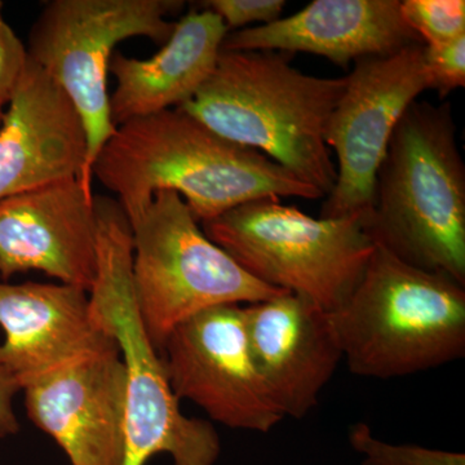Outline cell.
<instances>
[{"mask_svg": "<svg viewBox=\"0 0 465 465\" xmlns=\"http://www.w3.org/2000/svg\"><path fill=\"white\" fill-rule=\"evenodd\" d=\"M418 43L423 42L406 23L400 0H314L268 25L226 34L222 51L307 52L348 69L361 58Z\"/></svg>", "mask_w": 465, "mask_h": 465, "instance_id": "obj_16", "label": "cell"}, {"mask_svg": "<svg viewBox=\"0 0 465 465\" xmlns=\"http://www.w3.org/2000/svg\"><path fill=\"white\" fill-rule=\"evenodd\" d=\"M3 112H5V109L0 108V124H2Z\"/></svg>", "mask_w": 465, "mask_h": 465, "instance_id": "obj_24", "label": "cell"}, {"mask_svg": "<svg viewBox=\"0 0 465 465\" xmlns=\"http://www.w3.org/2000/svg\"><path fill=\"white\" fill-rule=\"evenodd\" d=\"M365 217L314 219L280 198L247 202L201 223L204 234L253 278L339 311L375 250Z\"/></svg>", "mask_w": 465, "mask_h": 465, "instance_id": "obj_6", "label": "cell"}, {"mask_svg": "<svg viewBox=\"0 0 465 465\" xmlns=\"http://www.w3.org/2000/svg\"><path fill=\"white\" fill-rule=\"evenodd\" d=\"M401 11L416 35L430 47L465 35L464 0H403Z\"/></svg>", "mask_w": 465, "mask_h": 465, "instance_id": "obj_19", "label": "cell"}, {"mask_svg": "<svg viewBox=\"0 0 465 465\" xmlns=\"http://www.w3.org/2000/svg\"><path fill=\"white\" fill-rule=\"evenodd\" d=\"M251 353L284 418L302 419L317 407L342 361L332 313L284 292L243 305Z\"/></svg>", "mask_w": 465, "mask_h": 465, "instance_id": "obj_14", "label": "cell"}, {"mask_svg": "<svg viewBox=\"0 0 465 465\" xmlns=\"http://www.w3.org/2000/svg\"><path fill=\"white\" fill-rule=\"evenodd\" d=\"M183 7L180 0H51L34 23L27 54L63 88L87 133L88 188L94 161L116 130L108 94L116 45L137 36L163 45L176 26L167 16Z\"/></svg>", "mask_w": 465, "mask_h": 465, "instance_id": "obj_8", "label": "cell"}, {"mask_svg": "<svg viewBox=\"0 0 465 465\" xmlns=\"http://www.w3.org/2000/svg\"><path fill=\"white\" fill-rule=\"evenodd\" d=\"M92 177L114 193L130 222L164 191L179 194L200 223L262 198L323 197L273 159L180 108L116 125Z\"/></svg>", "mask_w": 465, "mask_h": 465, "instance_id": "obj_1", "label": "cell"}, {"mask_svg": "<svg viewBox=\"0 0 465 465\" xmlns=\"http://www.w3.org/2000/svg\"><path fill=\"white\" fill-rule=\"evenodd\" d=\"M174 396L211 420L266 433L284 416L251 353L243 305H220L180 323L161 349Z\"/></svg>", "mask_w": 465, "mask_h": 465, "instance_id": "obj_10", "label": "cell"}, {"mask_svg": "<svg viewBox=\"0 0 465 465\" xmlns=\"http://www.w3.org/2000/svg\"><path fill=\"white\" fill-rule=\"evenodd\" d=\"M348 437L351 448L362 455V465H465L463 452L393 445L376 439L366 423L351 425Z\"/></svg>", "mask_w": 465, "mask_h": 465, "instance_id": "obj_18", "label": "cell"}, {"mask_svg": "<svg viewBox=\"0 0 465 465\" xmlns=\"http://www.w3.org/2000/svg\"><path fill=\"white\" fill-rule=\"evenodd\" d=\"M97 272L90 295L92 316L109 333L125 370L124 465H145L168 454L173 465H215L222 445L210 421L180 410L163 360L150 341L134 302L133 231L118 201L94 195Z\"/></svg>", "mask_w": 465, "mask_h": 465, "instance_id": "obj_4", "label": "cell"}, {"mask_svg": "<svg viewBox=\"0 0 465 465\" xmlns=\"http://www.w3.org/2000/svg\"><path fill=\"white\" fill-rule=\"evenodd\" d=\"M228 29L222 18L201 8L176 23L154 56L113 54L109 72L116 87L110 96L115 127L133 119L179 108L194 96L215 69Z\"/></svg>", "mask_w": 465, "mask_h": 465, "instance_id": "obj_17", "label": "cell"}, {"mask_svg": "<svg viewBox=\"0 0 465 465\" xmlns=\"http://www.w3.org/2000/svg\"><path fill=\"white\" fill-rule=\"evenodd\" d=\"M354 375L394 379L465 354V286L376 246L356 289L333 312Z\"/></svg>", "mask_w": 465, "mask_h": 465, "instance_id": "obj_5", "label": "cell"}, {"mask_svg": "<svg viewBox=\"0 0 465 465\" xmlns=\"http://www.w3.org/2000/svg\"><path fill=\"white\" fill-rule=\"evenodd\" d=\"M201 8L213 12L228 32L247 29L251 24L262 25L280 20L286 2L284 0H207L200 3Z\"/></svg>", "mask_w": 465, "mask_h": 465, "instance_id": "obj_21", "label": "cell"}, {"mask_svg": "<svg viewBox=\"0 0 465 465\" xmlns=\"http://www.w3.org/2000/svg\"><path fill=\"white\" fill-rule=\"evenodd\" d=\"M43 272L90 292L97 272L94 194L79 179L0 200V278Z\"/></svg>", "mask_w": 465, "mask_h": 465, "instance_id": "obj_11", "label": "cell"}, {"mask_svg": "<svg viewBox=\"0 0 465 465\" xmlns=\"http://www.w3.org/2000/svg\"><path fill=\"white\" fill-rule=\"evenodd\" d=\"M130 225L134 302L159 353L167 336L201 312L286 292L260 282L213 243L176 193L158 192Z\"/></svg>", "mask_w": 465, "mask_h": 465, "instance_id": "obj_7", "label": "cell"}, {"mask_svg": "<svg viewBox=\"0 0 465 465\" xmlns=\"http://www.w3.org/2000/svg\"><path fill=\"white\" fill-rule=\"evenodd\" d=\"M0 124V200L64 180L85 191L88 139L63 88L29 57Z\"/></svg>", "mask_w": 465, "mask_h": 465, "instance_id": "obj_13", "label": "cell"}, {"mask_svg": "<svg viewBox=\"0 0 465 465\" xmlns=\"http://www.w3.org/2000/svg\"><path fill=\"white\" fill-rule=\"evenodd\" d=\"M0 365L21 391L61 367L116 348L92 316L87 291L64 283L0 281Z\"/></svg>", "mask_w": 465, "mask_h": 465, "instance_id": "obj_15", "label": "cell"}, {"mask_svg": "<svg viewBox=\"0 0 465 465\" xmlns=\"http://www.w3.org/2000/svg\"><path fill=\"white\" fill-rule=\"evenodd\" d=\"M424 66L428 90L440 99L465 87V35L437 47L424 45Z\"/></svg>", "mask_w": 465, "mask_h": 465, "instance_id": "obj_20", "label": "cell"}, {"mask_svg": "<svg viewBox=\"0 0 465 465\" xmlns=\"http://www.w3.org/2000/svg\"><path fill=\"white\" fill-rule=\"evenodd\" d=\"M365 229L406 264L465 286V166L450 101L416 100L401 116Z\"/></svg>", "mask_w": 465, "mask_h": 465, "instance_id": "obj_3", "label": "cell"}, {"mask_svg": "<svg viewBox=\"0 0 465 465\" xmlns=\"http://www.w3.org/2000/svg\"><path fill=\"white\" fill-rule=\"evenodd\" d=\"M292 56L222 51L207 81L179 108L220 136L273 159L327 197L336 166L324 133L347 76L304 74L291 65Z\"/></svg>", "mask_w": 465, "mask_h": 465, "instance_id": "obj_2", "label": "cell"}, {"mask_svg": "<svg viewBox=\"0 0 465 465\" xmlns=\"http://www.w3.org/2000/svg\"><path fill=\"white\" fill-rule=\"evenodd\" d=\"M3 7L0 0V108L5 109L25 70L29 54L3 16Z\"/></svg>", "mask_w": 465, "mask_h": 465, "instance_id": "obj_22", "label": "cell"}, {"mask_svg": "<svg viewBox=\"0 0 465 465\" xmlns=\"http://www.w3.org/2000/svg\"><path fill=\"white\" fill-rule=\"evenodd\" d=\"M21 391L14 375L0 365V439L14 436L20 430V423L15 412V397Z\"/></svg>", "mask_w": 465, "mask_h": 465, "instance_id": "obj_23", "label": "cell"}, {"mask_svg": "<svg viewBox=\"0 0 465 465\" xmlns=\"http://www.w3.org/2000/svg\"><path fill=\"white\" fill-rule=\"evenodd\" d=\"M30 421L72 465H124L125 370L118 345L26 385Z\"/></svg>", "mask_w": 465, "mask_h": 465, "instance_id": "obj_12", "label": "cell"}, {"mask_svg": "<svg viewBox=\"0 0 465 465\" xmlns=\"http://www.w3.org/2000/svg\"><path fill=\"white\" fill-rule=\"evenodd\" d=\"M347 76L324 142L338 157L336 183L321 219L370 215L376 173L401 116L428 91L424 45L396 54L361 58Z\"/></svg>", "mask_w": 465, "mask_h": 465, "instance_id": "obj_9", "label": "cell"}]
</instances>
